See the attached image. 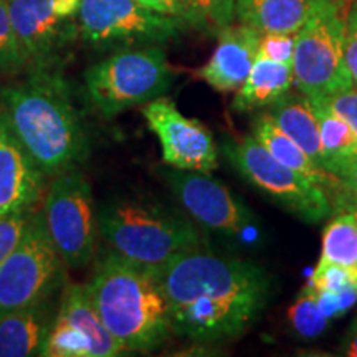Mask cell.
<instances>
[{
	"mask_svg": "<svg viewBox=\"0 0 357 357\" xmlns=\"http://www.w3.org/2000/svg\"><path fill=\"white\" fill-rule=\"evenodd\" d=\"M176 336L199 344L236 339L260 318L270 296L261 266L204 248L182 253L155 273Z\"/></svg>",
	"mask_w": 357,
	"mask_h": 357,
	"instance_id": "obj_1",
	"label": "cell"
},
{
	"mask_svg": "<svg viewBox=\"0 0 357 357\" xmlns=\"http://www.w3.org/2000/svg\"><path fill=\"white\" fill-rule=\"evenodd\" d=\"M0 108L13 134L45 177L77 169L89 155V137L60 71H26L0 89Z\"/></svg>",
	"mask_w": 357,
	"mask_h": 357,
	"instance_id": "obj_2",
	"label": "cell"
},
{
	"mask_svg": "<svg viewBox=\"0 0 357 357\" xmlns=\"http://www.w3.org/2000/svg\"><path fill=\"white\" fill-rule=\"evenodd\" d=\"M86 287L101 323L126 351H153L172 334L158 276L106 250Z\"/></svg>",
	"mask_w": 357,
	"mask_h": 357,
	"instance_id": "obj_3",
	"label": "cell"
},
{
	"mask_svg": "<svg viewBox=\"0 0 357 357\" xmlns=\"http://www.w3.org/2000/svg\"><path fill=\"white\" fill-rule=\"evenodd\" d=\"M98 231L109 252L131 265L158 273L174 258L204 248L194 223L160 205L114 199L98 208Z\"/></svg>",
	"mask_w": 357,
	"mask_h": 357,
	"instance_id": "obj_4",
	"label": "cell"
},
{
	"mask_svg": "<svg viewBox=\"0 0 357 357\" xmlns=\"http://www.w3.org/2000/svg\"><path fill=\"white\" fill-rule=\"evenodd\" d=\"M172 68L159 45L116 50L84 71L88 100L105 119L164 96Z\"/></svg>",
	"mask_w": 357,
	"mask_h": 357,
	"instance_id": "obj_5",
	"label": "cell"
},
{
	"mask_svg": "<svg viewBox=\"0 0 357 357\" xmlns=\"http://www.w3.org/2000/svg\"><path fill=\"white\" fill-rule=\"evenodd\" d=\"M346 2L333 0L296 33L293 78L307 100L352 88L344 56Z\"/></svg>",
	"mask_w": 357,
	"mask_h": 357,
	"instance_id": "obj_6",
	"label": "cell"
},
{
	"mask_svg": "<svg viewBox=\"0 0 357 357\" xmlns=\"http://www.w3.org/2000/svg\"><path fill=\"white\" fill-rule=\"evenodd\" d=\"M65 266L42 212H32L20 243L0 265V318L22 307L52 301L65 281Z\"/></svg>",
	"mask_w": 357,
	"mask_h": 357,
	"instance_id": "obj_7",
	"label": "cell"
},
{
	"mask_svg": "<svg viewBox=\"0 0 357 357\" xmlns=\"http://www.w3.org/2000/svg\"><path fill=\"white\" fill-rule=\"evenodd\" d=\"M187 24L137 0H82L79 38L100 52L160 45L184 32Z\"/></svg>",
	"mask_w": 357,
	"mask_h": 357,
	"instance_id": "obj_8",
	"label": "cell"
},
{
	"mask_svg": "<svg viewBox=\"0 0 357 357\" xmlns=\"http://www.w3.org/2000/svg\"><path fill=\"white\" fill-rule=\"evenodd\" d=\"M52 178L40 211L45 227L65 265L83 268L95 258L100 235L91 184L78 167Z\"/></svg>",
	"mask_w": 357,
	"mask_h": 357,
	"instance_id": "obj_9",
	"label": "cell"
},
{
	"mask_svg": "<svg viewBox=\"0 0 357 357\" xmlns=\"http://www.w3.org/2000/svg\"><path fill=\"white\" fill-rule=\"evenodd\" d=\"M223 154L250 184L307 223H318L334 212L324 189L276 160L255 136L227 139Z\"/></svg>",
	"mask_w": 357,
	"mask_h": 357,
	"instance_id": "obj_10",
	"label": "cell"
},
{
	"mask_svg": "<svg viewBox=\"0 0 357 357\" xmlns=\"http://www.w3.org/2000/svg\"><path fill=\"white\" fill-rule=\"evenodd\" d=\"M25 71H60L79 38L82 0H7Z\"/></svg>",
	"mask_w": 357,
	"mask_h": 357,
	"instance_id": "obj_11",
	"label": "cell"
},
{
	"mask_svg": "<svg viewBox=\"0 0 357 357\" xmlns=\"http://www.w3.org/2000/svg\"><path fill=\"white\" fill-rule=\"evenodd\" d=\"M142 116L155 134L167 166L211 174L218 166V149L213 134L197 119L185 118L176 102L160 96L142 105Z\"/></svg>",
	"mask_w": 357,
	"mask_h": 357,
	"instance_id": "obj_12",
	"label": "cell"
},
{
	"mask_svg": "<svg viewBox=\"0 0 357 357\" xmlns=\"http://www.w3.org/2000/svg\"><path fill=\"white\" fill-rule=\"evenodd\" d=\"M164 181L192 220L223 235H242L252 223V213L231 192L208 174L167 166Z\"/></svg>",
	"mask_w": 357,
	"mask_h": 357,
	"instance_id": "obj_13",
	"label": "cell"
},
{
	"mask_svg": "<svg viewBox=\"0 0 357 357\" xmlns=\"http://www.w3.org/2000/svg\"><path fill=\"white\" fill-rule=\"evenodd\" d=\"M215 50L197 77L218 93H234L245 83L255 63L261 33L248 25H229L217 33Z\"/></svg>",
	"mask_w": 357,
	"mask_h": 357,
	"instance_id": "obj_14",
	"label": "cell"
},
{
	"mask_svg": "<svg viewBox=\"0 0 357 357\" xmlns=\"http://www.w3.org/2000/svg\"><path fill=\"white\" fill-rule=\"evenodd\" d=\"M43 178L0 108V213L33 207L42 195Z\"/></svg>",
	"mask_w": 357,
	"mask_h": 357,
	"instance_id": "obj_15",
	"label": "cell"
},
{
	"mask_svg": "<svg viewBox=\"0 0 357 357\" xmlns=\"http://www.w3.org/2000/svg\"><path fill=\"white\" fill-rule=\"evenodd\" d=\"M253 136L276 160H280L281 164H284L291 171L311 181L312 184L324 189L326 194L331 199L334 208H342V205L352 208L349 192H347L344 182L334 174L319 167L291 137H288L276 126L270 113L258 116L257 121L253 123Z\"/></svg>",
	"mask_w": 357,
	"mask_h": 357,
	"instance_id": "obj_16",
	"label": "cell"
},
{
	"mask_svg": "<svg viewBox=\"0 0 357 357\" xmlns=\"http://www.w3.org/2000/svg\"><path fill=\"white\" fill-rule=\"evenodd\" d=\"M333 0H235L240 24L260 33L296 35Z\"/></svg>",
	"mask_w": 357,
	"mask_h": 357,
	"instance_id": "obj_17",
	"label": "cell"
},
{
	"mask_svg": "<svg viewBox=\"0 0 357 357\" xmlns=\"http://www.w3.org/2000/svg\"><path fill=\"white\" fill-rule=\"evenodd\" d=\"M53 318L52 301L3 314L0 318V357H42Z\"/></svg>",
	"mask_w": 357,
	"mask_h": 357,
	"instance_id": "obj_18",
	"label": "cell"
},
{
	"mask_svg": "<svg viewBox=\"0 0 357 357\" xmlns=\"http://www.w3.org/2000/svg\"><path fill=\"white\" fill-rule=\"evenodd\" d=\"M55 318L65 321L88 339L93 357H116L128 352L101 323L84 284H68L63 289Z\"/></svg>",
	"mask_w": 357,
	"mask_h": 357,
	"instance_id": "obj_19",
	"label": "cell"
},
{
	"mask_svg": "<svg viewBox=\"0 0 357 357\" xmlns=\"http://www.w3.org/2000/svg\"><path fill=\"white\" fill-rule=\"evenodd\" d=\"M294 83L293 66L257 56L247 79L236 89L231 108L238 113L271 106L284 96Z\"/></svg>",
	"mask_w": 357,
	"mask_h": 357,
	"instance_id": "obj_20",
	"label": "cell"
},
{
	"mask_svg": "<svg viewBox=\"0 0 357 357\" xmlns=\"http://www.w3.org/2000/svg\"><path fill=\"white\" fill-rule=\"evenodd\" d=\"M270 116L273 118L276 126L288 137H291L321 167L323 147H321L319 121L312 102L305 95L296 96L287 93L271 105Z\"/></svg>",
	"mask_w": 357,
	"mask_h": 357,
	"instance_id": "obj_21",
	"label": "cell"
},
{
	"mask_svg": "<svg viewBox=\"0 0 357 357\" xmlns=\"http://www.w3.org/2000/svg\"><path fill=\"white\" fill-rule=\"evenodd\" d=\"M311 102L319 121L321 147H323L321 167L344 182L351 162L357 154V132L344 119L326 109L319 102Z\"/></svg>",
	"mask_w": 357,
	"mask_h": 357,
	"instance_id": "obj_22",
	"label": "cell"
},
{
	"mask_svg": "<svg viewBox=\"0 0 357 357\" xmlns=\"http://www.w3.org/2000/svg\"><path fill=\"white\" fill-rule=\"evenodd\" d=\"M319 261L344 266L357 281V211H342L328 223Z\"/></svg>",
	"mask_w": 357,
	"mask_h": 357,
	"instance_id": "obj_23",
	"label": "cell"
},
{
	"mask_svg": "<svg viewBox=\"0 0 357 357\" xmlns=\"http://www.w3.org/2000/svg\"><path fill=\"white\" fill-rule=\"evenodd\" d=\"M288 321L296 336L303 339H314L326 331L331 319L321 311L311 289L305 288L301 296L288 310Z\"/></svg>",
	"mask_w": 357,
	"mask_h": 357,
	"instance_id": "obj_24",
	"label": "cell"
},
{
	"mask_svg": "<svg viewBox=\"0 0 357 357\" xmlns=\"http://www.w3.org/2000/svg\"><path fill=\"white\" fill-rule=\"evenodd\" d=\"M192 22L190 26L217 35L235 19V0H187Z\"/></svg>",
	"mask_w": 357,
	"mask_h": 357,
	"instance_id": "obj_25",
	"label": "cell"
},
{
	"mask_svg": "<svg viewBox=\"0 0 357 357\" xmlns=\"http://www.w3.org/2000/svg\"><path fill=\"white\" fill-rule=\"evenodd\" d=\"M24 71L25 60L17 42L7 0H0V75L15 77Z\"/></svg>",
	"mask_w": 357,
	"mask_h": 357,
	"instance_id": "obj_26",
	"label": "cell"
},
{
	"mask_svg": "<svg viewBox=\"0 0 357 357\" xmlns=\"http://www.w3.org/2000/svg\"><path fill=\"white\" fill-rule=\"evenodd\" d=\"M32 212V207H22L0 213V265L20 243Z\"/></svg>",
	"mask_w": 357,
	"mask_h": 357,
	"instance_id": "obj_27",
	"label": "cell"
},
{
	"mask_svg": "<svg viewBox=\"0 0 357 357\" xmlns=\"http://www.w3.org/2000/svg\"><path fill=\"white\" fill-rule=\"evenodd\" d=\"M307 287L311 289H321V291L339 293L349 287H357V281L344 266H339L336 263L318 261V266L312 271Z\"/></svg>",
	"mask_w": 357,
	"mask_h": 357,
	"instance_id": "obj_28",
	"label": "cell"
},
{
	"mask_svg": "<svg viewBox=\"0 0 357 357\" xmlns=\"http://www.w3.org/2000/svg\"><path fill=\"white\" fill-rule=\"evenodd\" d=\"M294 40H296V35L291 33H261L260 42H258L257 56L278 61V63L291 65L294 55Z\"/></svg>",
	"mask_w": 357,
	"mask_h": 357,
	"instance_id": "obj_29",
	"label": "cell"
},
{
	"mask_svg": "<svg viewBox=\"0 0 357 357\" xmlns=\"http://www.w3.org/2000/svg\"><path fill=\"white\" fill-rule=\"evenodd\" d=\"M319 102L326 109L339 116L341 119L349 124V126L357 132V88L352 86L344 91L334 93V95L318 98V100H311Z\"/></svg>",
	"mask_w": 357,
	"mask_h": 357,
	"instance_id": "obj_30",
	"label": "cell"
},
{
	"mask_svg": "<svg viewBox=\"0 0 357 357\" xmlns=\"http://www.w3.org/2000/svg\"><path fill=\"white\" fill-rule=\"evenodd\" d=\"M344 56L346 65L349 70L352 86L357 88V0L349 8L346 19V35H344Z\"/></svg>",
	"mask_w": 357,
	"mask_h": 357,
	"instance_id": "obj_31",
	"label": "cell"
},
{
	"mask_svg": "<svg viewBox=\"0 0 357 357\" xmlns=\"http://www.w3.org/2000/svg\"><path fill=\"white\" fill-rule=\"evenodd\" d=\"M137 2L153 8V10H158L160 13H166V15L184 20L187 25H190L192 22L189 2H187V0H137Z\"/></svg>",
	"mask_w": 357,
	"mask_h": 357,
	"instance_id": "obj_32",
	"label": "cell"
},
{
	"mask_svg": "<svg viewBox=\"0 0 357 357\" xmlns=\"http://www.w3.org/2000/svg\"><path fill=\"white\" fill-rule=\"evenodd\" d=\"M342 354L349 357H357V318L347 329L344 339H342Z\"/></svg>",
	"mask_w": 357,
	"mask_h": 357,
	"instance_id": "obj_33",
	"label": "cell"
},
{
	"mask_svg": "<svg viewBox=\"0 0 357 357\" xmlns=\"http://www.w3.org/2000/svg\"><path fill=\"white\" fill-rule=\"evenodd\" d=\"M344 184H346L347 192H349L352 208L357 211V154L354 160L351 162V167L349 171H347V176L344 178Z\"/></svg>",
	"mask_w": 357,
	"mask_h": 357,
	"instance_id": "obj_34",
	"label": "cell"
},
{
	"mask_svg": "<svg viewBox=\"0 0 357 357\" xmlns=\"http://www.w3.org/2000/svg\"><path fill=\"white\" fill-rule=\"evenodd\" d=\"M347 2H356V0H347Z\"/></svg>",
	"mask_w": 357,
	"mask_h": 357,
	"instance_id": "obj_35",
	"label": "cell"
}]
</instances>
